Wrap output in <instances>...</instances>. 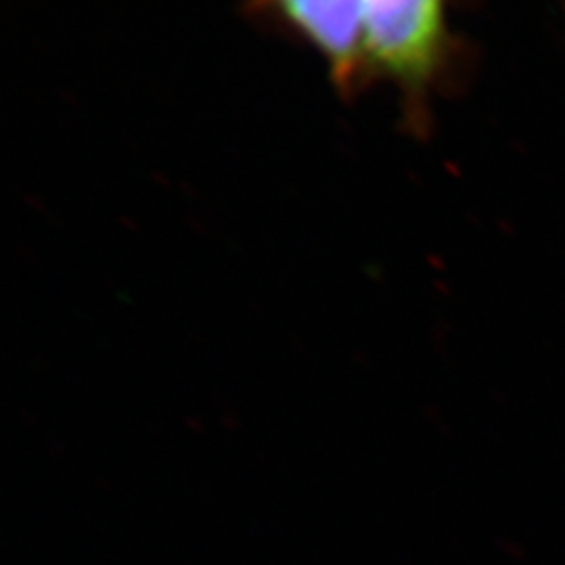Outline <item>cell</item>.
I'll return each mask as SVG.
<instances>
[{
  "label": "cell",
  "instance_id": "1",
  "mask_svg": "<svg viewBox=\"0 0 565 565\" xmlns=\"http://www.w3.org/2000/svg\"><path fill=\"white\" fill-rule=\"evenodd\" d=\"M467 0H364L371 84L398 95L404 124L424 137L434 105L450 95L469 67V46L455 30Z\"/></svg>",
  "mask_w": 565,
  "mask_h": 565
}]
</instances>
